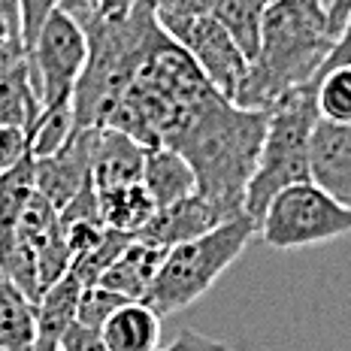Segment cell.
<instances>
[{
	"mask_svg": "<svg viewBox=\"0 0 351 351\" xmlns=\"http://www.w3.org/2000/svg\"><path fill=\"white\" fill-rule=\"evenodd\" d=\"M218 97L221 94L209 85L194 58L164 34L104 128L130 136L145 152L160 145L170 149L188 124Z\"/></svg>",
	"mask_w": 351,
	"mask_h": 351,
	"instance_id": "cell-1",
	"label": "cell"
},
{
	"mask_svg": "<svg viewBox=\"0 0 351 351\" xmlns=\"http://www.w3.org/2000/svg\"><path fill=\"white\" fill-rule=\"evenodd\" d=\"M336 34L330 0H276L263 12L261 52L248 64V76L233 106L267 112L276 100L318 79Z\"/></svg>",
	"mask_w": 351,
	"mask_h": 351,
	"instance_id": "cell-2",
	"label": "cell"
},
{
	"mask_svg": "<svg viewBox=\"0 0 351 351\" xmlns=\"http://www.w3.org/2000/svg\"><path fill=\"white\" fill-rule=\"evenodd\" d=\"M267 119L261 109H243L218 97L170 145L191 164L197 194L228 218L245 215V191L261 158Z\"/></svg>",
	"mask_w": 351,
	"mask_h": 351,
	"instance_id": "cell-3",
	"label": "cell"
},
{
	"mask_svg": "<svg viewBox=\"0 0 351 351\" xmlns=\"http://www.w3.org/2000/svg\"><path fill=\"white\" fill-rule=\"evenodd\" d=\"M82 31L88 36V61L73 91V119L76 130H91L109 121L155 43L164 36V27L158 25L155 0H136L128 19L104 21L97 16Z\"/></svg>",
	"mask_w": 351,
	"mask_h": 351,
	"instance_id": "cell-4",
	"label": "cell"
},
{
	"mask_svg": "<svg viewBox=\"0 0 351 351\" xmlns=\"http://www.w3.org/2000/svg\"><path fill=\"white\" fill-rule=\"evenodd\" d=\"M267 136L261 145V158L245 191V215L261 224L263 212L273 197L300 182L309 179V149L312 130L318 124L315 82L300 85L276 100L267 109Z\"/></svg>",
	"mask_w": 351,
	"mask_h": 351,
	"instance_id": "cell-5",
	"label": "cell"
},
{
	"mask_svg": "<svg viewBox=\"0 0 351 351\" xmlns=\"http://www.w3.org/2000/svg\"><path fill=\"white\" fill-rule=\"evenodd\" d=\"M254 237H258V224L248 215H239L209 230L206 237L167 248L155 285L143 303H149L160 318L188 309L203 294H209V288L221 279L224 269L245 252Z\"/></svg>",
	"mask_w": 351,
	"mask_h": 351,
	"instance_id": "cell-6",
	"label": "cell"
},
{
	"mask_svg": "<svg viewBox=\"0 0 351 351\" xmlns=\"http://www.w3.org/2000/svg\"><path fill=\"white\" fill-rule=\"evenodd\" d=\"M258 233L267 248L276 252L324 245L351 233V209L324 194L315 182H300L273 197Z\"/></svg>",
	"mask_w": 351,
	"mask_h": 351,
	"instance_id": "cell-7",
	"label": "cell"
},
{
	"mask_svg": "<svg viewBox=\"0 0 351 351\" xmlns=\"http://www.w3.org/2000/svg\"><path fill=\"white\" fill-rule=\"evenodd\" d=\"M85 61H88V36L82 25L73 21L64 10H55L46 19L31 55H27L43 109L70 104L79 76L85 70Z\"/></svg>",
	"mask_w": 351,
	"mask_h": 351,
	"instance_id": "cell-8",
	"label": "cell"
},
{
	"mask_svg": "<svg viewBox=\"0 0 351 351\" xmlns=\"http://www.w3.org/2000/svg\"><path fill=\"white\" fill-rule=\"evenodd\" d=\"M164 34L194 58L200 73L209 79V85L224 100H230V104L237 100L239 88H243L248 76V58L239 52V46L224 31L221 21L215 16L194 19V21H182V25L167 27Z\"/></svg>",
	"mask_w": 351,
	"mask_h": 351,
	"instance_id": "cell-9",
	"label": "cell"
},
{
	"mask_svg": "<svg viewBox=\"0 0 351 351\" xmlns=\"http://www.w3.org/2000/svg\"><path fill=\"white\" fill-rule=\"evenodd\" d=\"M91 130H76L58 155L36 160V194L61 212L91 182Z\"/></svg>",
	"mask_w": 351,
	"mask_h": 351,
	"instance_id": "cell-10",
	"label": "cell"
},
{
	"mask_svg": "<svg viewBox=\"0 0 351 351\" xmlns=\"http://www.w3.org/2000/svg\"><path fill=\"white\" fill-rule=\"evenodd\" d=\"M309 179L351 209V128L318 119L309 149Z\"/></svg>",
	"mask_w": 351,
	"mask_h": 351,
	"instance_id": "cell-11",
	"label": "cell"
},
{
	"mask_svg": "<svg viewBox=\"0 0 351 351\" xmlns=\"http://www.w3.org/2000/svg\"><path fill=\"white\" fill-rule=\"evenodd\" d=\"M228 221H233V218H228L215 203H209L206 197H200L194 191L191 197L173 203V206L158 209L155 218L140 230L136 239H145V243L160 245V248H173V245L206 237L209 230L221 228Z\"/></svg>",
	"mask_w": 351,
	"mask_h": 351,
	"instance_id": "cell-12",
	"label": "cell"
},
{
	"mask_svg": "<svg viewBox=\"0 0 351 351\" xmlns=\"http://www.w3.org/2000/svg\"><path fill=\"white\" fill-rule=\"evenodd\" d=\"M145 149L112 128H94L91 140V182L97 194L143 182Z\"/></svg>",
	"mask_w": 351,
	"mask_h": 351,
	"instance_id": "cell-13",
	"label": "cell"
},
{
	"mask_svg": "<svg viewBox=\"0 0 351 351\" xmlns=\"http://www.w3.org/2000/svg\"><path fill=\"white\" fill-rule=\"evenodd\" d=\"M167 248L152 245L145 239H130L128 248L115 258V263L104 273V279L97 285H104L106 291L124 297L128 303H136V300H145L155 285V276L164 263Z\"/></svg>",
	"mask_w": 351,
	"mask_h": 351,
	"instance_id": "cell-14",
	"label": "cell"
},
{
	"mask_svg": "<svg viewBox=\"0 0 351 351\" xmlns=\"http://www.w3.org/2000/svg\"><path fill=\"white\" fill-rule=\"evenodd\" d=\"M143 188L149 191V197L155 200L158 209H167L173 203L185 200L197 191L194 170L185 158L176 149H149L145 152V164H143Z\"/></svg>",
	"mask_w": 351,
	"mask_h": 351,
	"instance_id": "cell-15",
	"label": "cell"
},
{
	"mask_svg": "<svg viewBox=\"0 0 351 351\" xmlns=\"http://www.w3.org/2000/svg\"><path fill=\"white\" fill-rule=\"evenodd\" d=\"M106 351H158L160 348V315L149 303H124L104 324Z\"/></svg>",
	"mask_w": 351,
	"mask_h": 351,
	"instance_id": "cell-16",
	"label": "cell"
},
{
	"mask_svg": "<svg viewBox=\"0 0 351 351\" xmlns=\"http://www.w3.org/2000/svg\"><path fill=\"white\" fill-rule=\"evenodd\" d=\"M43 112V100L36 91L31 64H19L6 76H0V128H21L31 134Z\"/></svg>",
	"mask_w": 351,
	"mask_h": 351,
	"instance_id": "cell-17",
	"label": "cell"
},
{
	"mask_svg": "<svg viewBox=\"0 0 351 351\" xmlns=\"http://www.w3.org/2000/svg\"><path fill=\"white\" fill-rule=\"evenodd\" d=\"M100 197V215L109 230L128 233V237H140V230L155 218V200L149 197V191L143 188V182L136 185H124L115 191L97 194Z\"/></svg>",
	"mask_w": 351,
	"mask_h": 351,
	"instance_id": "cell-18",
	"label": "cell"
},
{
	"mask_svg": "<svg viewBox=\"0 0 351 351\" xmlns=\"http://www.w3.org/2000/svg\"><path fill=\"white\" fill-rule=\"evenodd\" d=\"M36 342V303L16 285L0 288V351H31Z\"/></svg>",
	"mask_w": 351,
	"mask_h": 351,
	"instance_id": "cell-19",
	"label": "cell"
},
{
	"mask_svg": "<svg viewBox=\"0 0 351 351\" xmlns=\"http://www.w3.org/2000/svg\"><path fill=\"white\" fill-rule=\"evenodd\" d=\"M263 12H267V0H221V6L215 12V19L233 36L239 52L248 58V64L261 52Z\"/></svg>",
	"mask_w": 351,
	"mask_h": 351,
	"instance_id": "cell-20",
	"label": "cell"
},
{
	"mask_svg": "<svg viewBox=\"0 0 351 351\" xmlns=\"http://www.w3.org/2000/svg\"><path fill=\"white\" fill-rule=\"evenodd\" d=\"M36 197V160L27 155L10 173L0 176V230L19 228L27 203Z\"/></svg>",
	"mask_w": 351,
	"mask_h": 351,
	"instance_id": "cell-21",
	"label": "cell"
},
{
	"mask_svg": "<svg viewBox=\"0 0 351 351\" xmlns=\"http://www.w3.org/2000/svg\"><path fill=\"white\" fill-rule=\"evenodd\" d=\"M76 134V119H73V100L70 104H58L46 106L40 112V119L31 128L27 140H31V158L34 160H46L58 155L64 145L70 143V136Z\"/></svg>",
	"mask_w": 351,
	"mask_h": 351,
	"instance_id": "cell-22",
	"label": "cell"
},
{
	"mask_svg": "<svg viewBox=\"0 0 351 351\" xmlns=\"http://www.w3.org/2000/svg\"><path fill=\"white\" fill-rule=\"evenodd\" d=\"M315 106L321 121L351 128V64L315 79Z\"/></svg>",
	"mask_w": 351,
	"mask_h": 351,
	"instance_id": "cell-23",
	"label": "cell"
},
{
	"mask_svg": "<svg viewBox=\"0 0 351 351\" xmlns=\"http://www.w3.org/2000/svg\"><path fill=\"white\" fill-rule=\"evenodd\" d=\"M128 303L124 297L106 291L104 285H91V288H82V297H79V306H76V324L88 327V330H104V324L121 306Z\"/></svg>",
	"mask_w": 351,
	"mask_h": 351,
	"instance_id": "cell-24",
	"label": "cell"
},
{
	"mask_svg": "<svg viewBox=\"0 0 351 351\" xmlns=\"http://www.w3.org/2000/svg\"><path fill=\"white\" fill-rule=\"evenodd\" d=\"M218 6H221V0H155V16L158 25L167 31V27L182 25V21L215 16Z\"/></svg>",
	"mask_w": 351,
	"mask_h": 351,
	"instance_id": "cell-25",
	"label": "cell"
},
{
	"mask_svg": "<svg viewBox=\"0 0 351 351\" xmlns=\"http://www.w3.org/2000/svg\"><path fill=\"white\" fill-rule=\"evenodd\" d=\"M61 0H19V12H21V36H25V49L31 55L36 36H40L46 19L58 10Z\"/></svg>",
	"mask_w": 351,
	"mask_h": 351,
	"instance_id": "cell-26",
	"label": "cell"
},
{
	"mask_svg": "<svg viewBox=\"0 0 351 351\" xmlns=\"http://www.w3.org/2000/svg\"><path fill=\"white\" fill-rule=\"evenodd\" d=\"M31 155V140L27 130L21 128H0V176L10 173L16 164H21Z\"/></svg>",
	"mask_w": 351,
	"mask_h": 351,
	"instance_id": "cell-27",
	"label": "cell"
},
{
	"mask_svg": "<svg viewBox=\"0 0 351 351\" xmlns=\"http://www.w3.org/2000/svg\"><path fill=\"white\" fill-rule=\"evenodd\" d=\"M58 351H106V346H104V336H100L97 330H88V327L73 321L70 330L64 333L61 348Z\"/></svg>",
	"mask_w": 351,
	"mask_h": 351,
	"instance_id": "cell-28",
	"label": "cell"
},
{
	"mask_svg": "<svg viewBox=\"0 0 351 351\" xmlns=\"http://www.w3.org/2000/svg\"><path fill=\"white\" fill-rule=\"evenodd\" d=\"M158 351H228V346L221 339H212V336H203L197 330H179L173 336L170 346H164Z\"/></svg>",
	"mask_w": 351,
	"mask_h": 351,
	"instance_id": "cell-29",
	"label": "cell"
},
{
	"mask_svg": "<svg viewBox=\"0 0 351 351\" xmlns=\"http://www.w3.org/2000/svg\"><path fill=\"white\" fill-rule=\"evenodd\" d=\"M348 64H351V16L346 19V25H342V31L333 43V52L327 55V61H324V67H321L318 76H324V73H330L336 67H348Z\"/></svg>",
	"mask_w": 351,
	"mask_h": 351,
	"instance_id": "cell-30",
	"label": "cell"
},
{
	"mask_svg": "<svg viewBox=\"0 0 351 351\" xmlns=\"http://www.w3.org/2000/svg\"><path fill=\"white\" fill-rule=\"evenodd\" d=\"M136 6V0H97V10L104 21H121L130 16V10Z\"/></svg>",
	"mask_w": 351,
	"mask_h": 351,
	"instance_id": "cell-31",
	"label": "cell"
},
{
	"mask_svg": "<svg viewBox=\"0 0 351 351\" xmlns=\"http://www.w3.org/2000/svg\"><path fill=\"white\" fill-rule=\"evenodd\" d=\"M348 16H351V0H330V27L336 36H339Z\"/></svg>",
	"mask_w": 351,
	"mask_h": 351,
	"instance_id": "cell-32",
	"label": "cell"
},
{
	"mask_svg": "<svg viewBox=\"0 0 351 351\" xmlns=\"http://www.w3.org/2000/svg\"><path fill=\"white\" fill-rule=\"evenodd\" d=\"M3 282H6V279H3V273H0V288H3Z\"/></svg>",
	"mask_w": 351,
	"mask_h": 351,
	"instance_id": "cell-33",
	"label": "cell"
},
{
	"mask_svg": "<svg viewBox=\"0 0 351 351\" xmlns=\"http://www.w3.org/2000/svg\"><path fill=\"white\" fill-rule=\"evenodd\" d=\"M269 3H276V0H267V6H269Z\"/></svg>",
	"mask_w": 351,
	"mask_h": 351,
	"instance_id": "cell-34",
	"label": "cell"
},
{
	"mask_svg": "<svg viewBox=\"0 0 351 351\" xmlns=\"http://www.w3.org/2000/svg\"><path fill=\"white\" fill-rule=\"evenodd\" d=\"M228 351H237V348H228Z\"/></svg>",
	"mask_w": 351,
	"mask_h": 351,
	"instance_id": "cell-35",
	"label": "cell"
}]
</instances>
